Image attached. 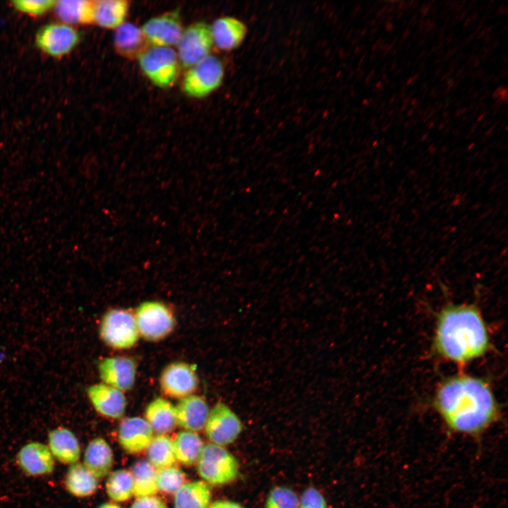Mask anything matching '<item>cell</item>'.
Listing matches in <instances>:
<instances>
[{"mask_svg": "<svg viewBox=\"0 0 508 508\" xmlns=\"http://www.w3.org/2000/svg\"><path fill=\"white\" fill-rule=\"evenodd\" d=\"M431 401L447 430L453 434L479 437L501 416L491 384L484 377L466 373L442 378Z\"/></svg>", "mask_w": 508, "mask_h": 508, "instance_id": "6da1fadb", "label": "cell"}, {"mask_svg": "<svg viewBox=\"0 0 508 508\" xmlns=\"http://www.w3.org/2000/svg\"><path fill=\"white\" fill-rule=\"evenodd\" d=\"M492 348L489 328L477 305L448 302L437 312L431 343L436 357L462 366Z\"/></svg>", "mask_w": 508, "mask_h": 508, "instance_id": "7a4b0ae2", "label": "cell"}, {"mask_svg": "<svg viewBox=\"0 0 508 508\" xmlns=\"http://www.w3.org/2000/svg\"><path fill=\"white\" fill-rule=\"evenodd\" d=\"M196 463L199 476L212 485L229 484L239 476L238 459L224 447L205 445Z\"/></svg>", "mask_w": 508, "mask_h": 508, "instance_id": "3957f363", "label": "cell"}, {"mask_svg": "<svg viewBox=\"0 0 508 508\" xmlns=\"http://www.w3.org/2000/svg\"><path fill=\"white\" fill-rule=\"evenodd\" d=\"M138 61L143 73L157 87H170L178 79L181 65L171 47L150 46Z\"/></svg>", "mask_w": 508, "mask_h": 508, "instance_id": "277c9868", "label": "cell"}, {"mask_svg": "<svg viewBox=\"0 0 508 508\" xmlns=\"http://www.w3.org/2000/svg\"><path fill=\"white\" fill-rule=\"evenodd\" d=\"M224 75L221 61L209 55L188 68L183 78L182 90L187 96L193 98L207 97L221 85Z\"/></svg>", "mask_w": 508, "mask_h": 508, "instance_id": "5b68a950", "label": "cell"}, {"mask_svg": "<svg viewBox=\"0 0 508 508\" xmlns=\"http://www.w3.org/2000/svg\"><path fill=\"white\" fill-rule=\"evenodd\" d=\"M99 332L102 340L116 349L131 348L139 338L134 315L120 308L111 309L104 315Z\"/></svg>", "mask_w": 508, "mask_h": 508, "instance_id": "8992f818", "label": "cell"}, {"mask_svg": "<svg viewBox=\"0 0 508 508\" xmlns=\"http://www.w3.org/2000/svg\"><path fill=\"white\" fill-rule=\"evenodd\" d=\"M135 320L140 334L147 341H159L173 330L175 319L171 310L159 301H145L136 308Z\"/></svg>", "mask_w": 508, "mask_h": 508, "instance_id": "52a82bcc", "label": "cell"}, {"mask_svg": "<svg viewBox=\"0 0 508 508\" xmlns=\"http://www.w3.org/2000/svg\"><path fill=\"white\" fill-rule=\"evenodd\" d=\"M213 47L211 27L200 21L183 30L177 44L180 65L189 68L209 56Z\"/></svg>", "mask_w": 508, "mask_h": 508, "instance_id": "ba28073f", "label": "cell"}, {"mask_svg": "<svg viewBox=\"0 0 508 508\" xmlns=\"http://www.w3.org/2000/svg\"><path fill=\"white\" fill-rule=\"evenodd\" d=\"M204 428L211 443L224 447L238 438L243 426L236 413L226 404L219 401L210 411Z\"/></svg>", "mask_w": 508, "mask_h": 508, "instance_id": "9c48e42d", "label": "cell"}, {"mask_svg": "<svg viewBox=\"0 0 508 508\" xmlns=\"http://www.w3.org/2000/svg\"><path fill=\"white\" fill-rule=\"evenodd\" d=\"M80 35L77 30L66 23H50L41 28L35 42L42 52L53 57L69 54L78 45Z\"/></svg>", "mask_w": 508, "mask_h": 508, "instance_id": "30bf717a", "label": "cell"}, {"mask_svg": "<svg viewBox=\"0 0 508 508\" xmlns=\"http://www.w3.org/2000/svg\"><path fill=\"white\" fill-rule=\"evenodd\" d=\"M141 30L152 46L171 47L177 45L183 28L179 11L174 10L151 18Z\"/></svg>", "mask_w": 508, "mask_h": 508, "instance_id": "8fae6325", "label": "cell"}, {"mask_svg": "<svg viewBox=\"0 0 508 508\" xmlns=\"http://www.w3.org/2000/svg\"><path fill=\"white\" fill-rule=\"evenodd\" d=\"M160 387L166 395L183 399L196 390L198 377L195 368L185 362H174L164 368L159 378Z\"/></svg>", "mask_w": 508, "mask_h": 508, "instance_id": "7c38bea8", "label": "cell"}, {"mask_svg": "<svg viewBox=\"0 0 508 508\" xmlns=\"http://www.w3.org/2000/svg\"><path fill=\"white\" fill-rule=\"evenodd\" d=\"M98 371L104 384L128 391L134 385L136 375V363L126 356L105 358L98 363Z\"/></svg>", "mask_w": 508, "mask_h": 508, "instance_id": "4fadbf2b", "label": "cell"}, {"mask_svg": "<svg viewBox=\"0 0 508 508\" xmlns=\"http://www.w3.org/2000/svg\"><path fill=\"white\" fill-rule=\"evenodd\" d=\"M16 459L18 466L28 476H47L54 470V459L48 446L42 442H30L24 445Z\"/></svg>", "mask_w": 508, "mask_h": 508, "instance_id": "5bb4252c", "label": "cell"}, {"mask_svg": "<svg viewBox=\"0 0 508 508\" xmlns=\"http://www.w3.org/2000/svg\"><path fill=\"white\" fill-rule=\"evenodd\" d=\"M87 395L95 411L104 417L118 419L126 408V398L123 392L104 383L87 387Z\"/></svg>", "mask_w": 508, "mask_h": 508, "instance_id": "9a60e30c", "label": "cell"}, {"mask_svg": "<svg viewBox=\"0 0 508 508\" xmlns=\"http://www.w3.org/2000/svg\"><path fill=\"white\" fill-rule=\"evenodd\" d=\"M152 438L153 430L143 418L127 417L119 425V442L128 453L137 454L146 449Z\"/></svg>", "mask_w": 508, "mask_h": 508, "instance_id": "2e32d148", "label": "cell"}, {"mask_svg": "<svg viewBox=\"0 0 508 508\" xmlns=\"http://www.w3.org/2000/svg\"><path fill=\"white\" fill-rule=\"evenodd\" d=\"M210 409L203 397L190 395L175 406L176 423L188 431L199 432L205 425Z\"/></svg>", "mask_w": 508, "mask_h": 508, "instance_id": "e0dca14e", "label": "cell"}, {"mask_svg": "<svg viewBox=\"0 0 508 508\" xmlns=\"http://www.w3.org/2000/svg\"><path fill=\"white\" fill-rule=\"evenodd\" d=\"M210 27L213 45L224 52L238 47L247 33L246 25L238 18L231 16L216 19Z\"/></svg>", "mask_w": 508, "mask_h": 508, "instance_id": "ac0fdd59", "label": "cell"}, {"mask_svg": "<svg viewBox=\"0 0 508 508\" xmlns=\"http://www.w3.org/2000/svg\"><path fill=\"white\" fill-rule=\"evenodd\" d=\"M114 48L121 56L128 59H135L149 47L141 28L132 23L124 22L115 29Z\"/></svg>", "mask_w": 508, "mask_h": 508, "instance_id": "d6986e66", "label": "cell"}, {"mask_svg": "<svg viewBox=\"0 0 508 508\" xmlns=\"http://www.w3.org/2000/svg\"><path fill=\"white\" fill-rule=\"evenodd\" d=\"M48 447L54 457L63 464L78 462L80 446L75 434L64 427H58L48 433Z\"/></svg>", "mask_w": 508, "mask_h": 508, "instance_id": "ffe728a7", "label": "cell"}, {"mask_svg": "<svg viewBox=\"0 0 508 508\" xmlns=\"http://www.w3.org/2000/svg\"><path fill=\"white\" fill-rule=\"evenodd\" d=\"M114 455L108 442L102 437H95L87 444L83 464L97 478L107 476L112 467Z\"/></svg>", "mask_w": 508, "mask_h": 508, "instance_id": "44dd1931", "label": "cell"}, {"mask_svg": "<svg viewBox=\"0 0 508 508\" xmlns=\"http://www.w3.org/2000/svg\"><path fill=\"white\" fill-rule=\"evenodd\" d=\"M64 483L68 492L76 497L93 495L98 486L97 478L83 464L78 462L69 466Z\"/></svg>", "mask_w": 508, "mask_h": 508, "instance_id": "7402d4cb", "label": "cell"}, {"mask_svg": "<svg viewBox=\"0 0 508 508\" xmlns=\"http://www.w3.org/2000/svg\"><path fill=\"white\" fill-rule=\"evenodd\" d=\"M126 0L94 1V23L105 29H116L122 25L129 11Z\"/></svg>", "mask_w": 508, "mask_h": 508, "instance_id": "603a6c76", "label": "cell"}, {"mask_svg": "<svg viewBox=\"0 0 508 508\" xmlns=\"http://www.w3.org/2000/svg\"><path fill=\"white\" fill-rule=\"evenodd\" d=\"M145 416L152 430L158 434L169 433L177 425L175 406L162 397L156 398L147 406Z\"/></svg>", "mask_w": 508, "mask_h": 508, "instance_id": "cb8c5ba5", "label": "cell"}, {"mask_svg": "<svg viewBox=\"0 0 508 508\" xmlns=\"http://www.w3.org/2000/svg\"><path fill=\"white\" fill-rule=\"evenodd\" d=\"M212 497L208 484L202 480L184 483L174 495L175 508H208Z\"/></svg>", "mask_w": 508, "mask_h": 508, "instance_id": "d4e9b609", "label": "cell"}, {"mask_svg": "<svg viewBox=\"0 0 508 508\" xmlns=\"http://www.w3.org/2000/svg\"><path fill=\"white\" fill-rule=\"evenodd\" d=\"M54 8L58 17L66 24L94 23V1H57Z\"/></svg>", "mask_w": 508, "mask_h": 508, "instance_id": "484cf974", "label": "cell"}, {"mask_svg": "<svg viewBox=\"0 0 508 508\" xmlns=\"http://www.w3.org/2000/svg\"><path fill=\"white\" fill-rule=\"evenodd\" d=\"M172 442L177 461L186 466H191L197 462L204 444L196 433L181 431Z\"/></svg>", "mask_w": 508, "mask_h": 508, "instance_id": "4316f807", "label": "cell"}, {"mask_svg": "<svg viewBox=\"0 0 508 508\" xmlns=\"http://www.w3.org/2000/svg\"><path fill=\"white\" fill-rule=\"evenodd\" d=\"M157 469L148 461H138L131 468L134 493L136 497L154 495L158 491Z\"/></svg>", "mask_w": 508, "mask_h": 508, "instance_id": "83f0119b", "label": "cell"}, {"mask_svg": "<svg viewBox=\"0 0 508 508\" xmlns=\"http://www.w3.org/2000/svg\"><path fill=\"white\" fill-rule=\"evenodd\" d=\"M147 456L156 469L174 466L176 459L171 438L163 434L153 437L147 448Z\"/></svg>", "mask_w": 508, "mask_h": 508, "instance_id": "f1b7e54d", "label": "cell"}, {"mask_svg": "<svg viewBox=\"0 0 508 508\" xmlns=\"http://www.w3.org/2000/svg\"><path fill=\"white\" fill-rule=\"evenodd\" d=\"M108 496L115 502H124L134 493L133 480L131 471L119 469L112 472L106 481Z\"/></svg>", "mask_w": 508, "mask_h": 508, "instance_id": "f546056e", "label": "cell"}, {"mask_svg": "<svg viewBox=\"0 0 508 508\" xmlns=\"http://www.w3.org/2000/svg\"><path fill=\"white\" fill-rule=\"evenodd\" d=\"M264 508H299V497L291 488L277 485L268 492Z\"/></svg>", "mask_w": 508, "mask_h": 508, "instance_id": "4dcf8cb0", "label": "cell"}, {"mask_svg": "<svg viewBox=\"0 0 508 508\" xmlns=\"http://www.w3.org/2000/svg\"><path fill=\"white\" fill-rule=\"evenodd\" d=\"M157 470V488L162 492L175 493L185 483V473L174 465Z\"/></svg>", "mask_w": 508, "mask_h": 508, "instance_id": "1f68e13d", "label": "cell"}, {"mask_svg": "<svg viewBox=\"0 0 508 508\" xmlns=\"http://www.w3.org/2000/svg\"><path fill=\"white\" fill-rule=\"evenodd\" d=\"M13 6L18 11L31 15L42 16L54 8L55 1L52 0H16Z\"/></svg>", "mask_w": 508, "mask_h": 508, "instance_id": "d6a6232c", "label": "cell"}, {"mask_svg": "<svg viewBox=\"0 0 508 508\" xmlns=\"http://www.w3.org/2000/svg\"><path fill=\"white\" fill-rule=\"evenodd\" d=\"M299 508H328L324 495L310 485L304 489L299 497Z\"/></svg>", "mask_w": 508, "mask_h": 508, "instance_id": "836d02e7", "label": "cell"}, {"mask_svg": "<svg viewBox=\"0 0 508 508\" xmlns=\"http://www.w3.org/2000/svg\"><path fill=\"white\" fill-rule=\"evenodd\" d=\"M130 508H167V506L159 497L150 495L138 497Z\"/></svg>", "mask_w": 508, "mask_h": 508, "instance_id": "e575fe53", "label": "cell"}, {"mask_svg": "<svg viewBox=\"0 0 508 508\" xmlns=\"http://www.w3.org/2000/svg\"><path fill=\"white\" fill-rule=\"evenodd\" d=\"M208 508H245L238 502L229 500H216L210 504Z\"/></svg>", "mask_w": 508, "mask_h": 508, "instance_id": "d590c367", "label": "cell"}, {"mask_svg": "<svg viewBox=\"0 0 508 508\" xmlns=\"http://www.w3.org/2000/svg\"><path fill=\"white\" fill-rule=\"evenodd\" d=\"M97 508H121V507L114 503L106 502V503L102 504Z\"/></svg>", "mask_w": 508, "mask_h": 508, "instance_id": "8d00e7d4", "label": "cell"}]
</instances>
